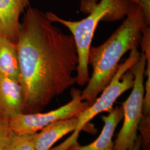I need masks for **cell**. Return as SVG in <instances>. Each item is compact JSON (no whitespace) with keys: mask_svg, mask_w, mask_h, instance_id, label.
<instances>
[{"mask_svg":"<svg viewBox=\"0 0 150 150\" xmlns=\"http://www.w3.org/2000/svg\"><path fill=\"white\" fill-rule=\"evenodd\" d=\"M23 113L41 112L76 83L79 56L72 35L53 25L46 13L28 7L16 41Z\"/></svg>","mask_w":150,"mask_h":150,"instance_id":"obj_1","label":"cell"},{"mask_svg":"<svg viewBox=\"0 0 150 150\" xmlns=\"http://www.w3.org/2000/svg\"><path fill=\"white\" fill-rule=\"evenodd\" d=\"M147 26L149 25L141 7L131 2L118 28L100 46H91L87 61L92 67V74L86 88L81 91L83 101L91 105L96 100L112 80L123 55L140 46L143 30Z\"/></svg>","mask_w":150,"mask_h":150,"instance_id":"obj_2","label":"cell"},{"mask_svg":"<svg viewBox=\"0 0 150 150\" xmlns=\"http://www.w3.org/2000/svg\"><path fill=\"white\" fill-rule=\"evenodd\" d=\"M131 2L127 0H81L80 10L88 14L86 18L77 21L64 20L51 12L46 15L53 23H59L67 27L74 37L77 50L79 64L76 71V83L86 85L90 79L88 54L97 26L100 21H117L127 13Z\"/></svg>","mask_w":150,"mask_h":150,"instance_id":"obj_3","label":"cell"},{"mask_svg":"<svg viewBox=\"0 0 150 150\" xmlns=\"http://www.w3.org/2000/svg\"><path fill=\"white\" fill-rule=\"evenodd\" d=\"M141 56L138 48L130 51L129 57L124 62L118 65L117 70L102 94L91 105L78 113L77 126L73 134L59 146L50 150H67L71 146L78 143L80 132L97 115L103 112H110L115 102L124 92L132 88L134 85V76L129 69L139 60Z\"/></svg>","mask_w":150,"mask_h":150,"instance_id":"obj_4","label":"cell"},{"mask_svg":"<svg viewBox=\"0 0 150 150\" xmlns=\"http://www.w3.org/2000/svg\"><path fill=\"white\" fill-rule=\"evenodd\" d=\"M146 59L143 52L139 60L129 70L134 76L132 90L122 103L123 122L114 142V150H131L137 139V132L143 117Z\"/></svg>","mask_w":150,"mask_h":150,"instance_id":"obj_5","label":"cell"},{"mask_svg":"<svg viewBox=\"0 0 150 150\" xmlns=\"http://www.w3.org/2000/svg\"><path fill=\"white\" fill-rule=\"evenodd\" d=\"M70 93V102L58 108L47 112L22 113L10 118L12 130L17 134H34L50 123L75 117L91 105L81 99L80 90L72 88Z\"/></svg>","mask_w":150,"mask_h":150,"instance_id":"obj_6","label":"cell"},{"mask_svg":"<svg viewBox=\"0 0 150 150\" xmlns=\"http://www.w3.org/2000/svg\"><path fill=\"white\" fill-rule=\"evenodd\" d=\"M23 98L18 80L0 74V113L10 118L23 113Z\"/></svg>","mask_w":150,"mask_h":150,"instance_id":"obj_7","label":"cell"},{"mask_svg":"<svg viewBox=\"0 0 150 150\" xmlns=\"http://www.w3.org/2000/svg\"><path fill=\"white\" fill-rule=\"evenodd\" d=\"M29 5V0H0L1 34L16 42L20 16Z\"/></svg>","mask_w":150,"mask_h":150,"instance_id":"obj_8","label":"cell"},{"mask_svg":"<svg viewBox=\"0 0 150 150\" xmlns=\"http://www.w3.org/2000/svg\"><path fill=\"white\" fill-rule=\"evenodd\" d=\"M77 126V118L73 117L49 124L38 132L31 134L36 150H50L66 134L74 132Z\"/></svg>","mask_w":150,"mask_h":150,"instance_id":"obj_9","label":"cell"},{"mask_svg":"<svg viewBox=\"0 0 150 150\" xmlns=\"http://www.w3.org/2000/svg\"><path fill=\"white\" fill-rule=\"evenodd\" d=\"M104 123L100 136L88 145L81 146L79 143L71 146L67 150H114L112 139L115 129L123 118L122 107H116L107 116H102Z\"/></svg>","mask_w":150,"mask_h":150,"instance_id":"obj_10","label":"cell"},{"mask_svg":"<svg viewBox=\"0 0 150 150\" xmlns=\"http://www.w3.org/2000/svg\"><path fill=\"white\" fill-rule=\"evenodd\" d=\"M19 73L16 42L0 33V74L18 80Z\"/></svg>","mask_w":150,"mask_h":150,"instance_id":"obj_11","label":"cell"},{"mask_svg":"<svg viewBox=\"0 0 150 150\" xmlns=\"http://www.w3.org/2000/svg\"><path fill=\"white\" fill-rule=\"evenodd\" d=\"M7 150H36L31 134H20L13 133Z\"/></svg>","mask_w":150,"mask_h":150,"instance_id":"obj_12","label":"cell"},{"mask_svg":"<svg viewBox=\"0 0 150 150\" xmlns=\"http://www.w3.org/2000/svg\"><path fill=\"white\" fill-rule=\"evenodd\" d=\"M13 133L10 125V119L0 113V150H7Z\"/></svg>","mask_w":150,"mask_h":150,"instance_id":"obj_13","label":"cell"},{"mask_svg":"<svg viewBox=\"0 0 150 150\" xmlns=\"http://www.w3.org/2000/svg\"><path fill=\"white\" fill-rule=\"evenodd\" d=\"M141 7L148 25H150V0H127Z\"/></svg>","mask_w":150,"mask_h":150,"instance_id":"obj_14","label":"cell"},{"mask_svg":"<svg viewBox=\"0 0 150 150\" xmlns=\"http://www.w3.org/2000/svg\"><path fill=\"white\" fill-rule=\"evenodd\" d=\"M142 148V138L141 136H138L133 149L131 150H141Z\"/></svg>","mask_w":150,"mask_h":150,"instance_id":"obj_15","label":"cell"}]
</instances>
